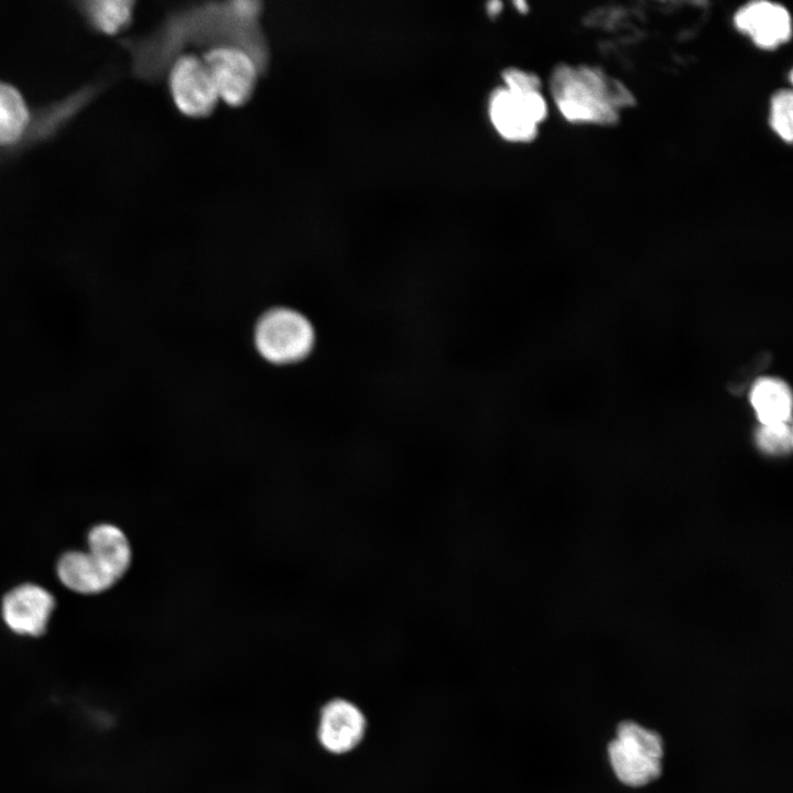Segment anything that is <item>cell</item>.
Here are the masks:
<instances>
[{
  "instance_id": "cell-9",
  "label": "cell",
  "mask_w": 793,
  "mask_h": 793,
  "mask_svg": "<svg viewBox=\"0 0 793 793\" xmlns=\"http://www.w3.org/2000/svg\"><path fill=\"white\" fill-rule=\"evenodd\" d=\"M54 608L55 598L46 588L23 583L4 595L1 616L12 632L39 637L45 632Z\"/></svg>"
},
{
  "instance_id": "cell-3",
  "label": "cell",
  "mask_w": 793,
  "mask_h": 793,
  "mask_svg": "<svg viewBox=\"0 0 793 793\" xmlns=\"http://www.w3.org/2000/svg\"><path fill=\"white\" fill-rule=\"evenodd\" d=\"M502 79L503 86L489 97V119L504 140L530 142L547 116L541 80L533 73L513 67L503 70Z\"/></svg>"
},
{
  "instance_id": "cell-12",
  "label": "cell",
  "mask_w": 793,
  "mask_h": 793,
  "mask_svg": "<svg viewBox=\"0 0 793 793\" xmlns=\"http://www.w3.org/2000/svg\"><path fill=\"white\" fill-rule=\"evenodd\" d=\"M87 552L117 583L131 564L132 552L126 534L116 525L100 523L87 535Z\"/></svg>"
},
{
  "instance_id": "cell-11",
  "label": "cell",
  "mask_w": 793,
  "mask_h": 793,
  "mask_svg": "<svg viewBox=\"0 0 793 793\" xmlns=\"http://www.w3.org/2000/svg\"><path fill=\"white\" fill-rule=\"evenodd\" d=\"M56 574L69 590L96 595L111 588L116 582L87 551H68L57 561Z\"/></svg>"
},
{
  "instance_id": "cell-16",
  "label": "cell",
  "mask_w": 793,
  "mask_h": 793,
  "mask_svg": "<svg viewBox=\"0 0 793 793\" xmlns=\"http://www.w3.org/2000/svg\"><path fill=\"white\" fill-rule=\"evenodd\" d=\"M792 433L787 423L765 424L757 433V444L769 454H784L792 447Z\"/></svg>"
},
{
  "instance_id": "cell-2",
  "label": "cell",
  "mask_w": 793,
  "mask_h": 793,
  "mask_svg": "<svg viewBox=\"0 0 793 793\" xmlns=\"http://www.w3.org/2000/svg\"><path fill=\"white\" fill-rule=\"evenodd\" d=\"M550 91L560 113L572 123L616 124L622 110L636 104L624 84L589 65L556 66Z\"/></svg>"
},
{
  "instance_id": "cell-18",
  "label": "cell",
  "mask_w": 793,
  "mask_h": 793,
  "mask_svg": "<svg viewBox=\"0 0 793 793\" xmlns=\"http://www.w3.org/2000/svg\"><path fill=\"white\" fill-rule=\"evenodd\" d=\"M515 4H517V8H518L520 11H525L526 8H528V7H526V3L523 2V1H518V2H515Z\"/></svg>"
},
{
  "instance_id": "cell-17",
  "label": "cell",
  "mask_w": 793,
  "mask_h": 793,
  "mask_svg": "<svg viewBox=\"0 0 793 793\" xmlns=\"http://www.w3.org/2000/svg\"><path fill=\"white\" fill-rule=\"evenodd\" d=\"M501 7H502L501 2L492 1V2L488 3L487 10L491 17H495L496 14H498L500 12Z\"/></svg>"
},
{
  "instance_id": "cell-13",
  "label": "cell",
  "mask_w": 793,
  "mask_h": 793,
  "mask_svg": "<svg viewBox=\"0 0 793 793\" xmlns=\"http://www.w3.org/2000/svg\"><path fill=\"white\" fill-rule=\"evenodd\" d=\"M85 24L100 35H117L132 22L134 1L85 0L75 3Z\"/></svg>"
},
{
  "instance_id": "cell-4",
  "label": "cell",
  "mask_w": 793,
  "mask_h": 793,
  "mask_svg": "<svg viewBox=\"0 0 793 793\" xmlns=\"http://www.w3.org/2000/svg\"><path fill=\"white\" fill-rule=\"evenodd\" d=\"M314 343L315 333L308 318L290 307H272L254 325L253 344L258 354L276 366L304 360Z\"/></svg>"
},
{
  "instance_id": "cell-1",
  "label": "cell",
  "mask_w": 793,
  "mask_h": 793,
  "mask_svg": "<svg viewBox=\"0 0 793 793\" xmlns=\"http://www.w3.org/2000/svg\"><path fill=\"white\" fill-rule=\"evenodd\" d=\"M262 11V2L254 0L206 2L174 10L148 34L119 42L130 56L133 75L146 82L161 79L188 46L239 47L263 75L270 50L260 23Z\"/></svg>"
},
{
  "instance_id": "cell-10",
  "label": "cell",
  "mask_w": 793,
  "mask_h": 793,
  "mask_svg": "<svg viewBox=\"0 0 793 793\" xmlns=\"http://www.w3.org/2000/svg\"><path fill=\"white\" fill-rule=\"evenodd\" d=\"M734 24L758 47L774 50L791 37L792 23L789 11L770 1L749 2L734 14Z\"/></svg>"
},
{
  "instance_id": "cell-15",
  "label": "cell",
  "mask_w": 793,
  "mask_h": 793,
  "mask_svg": "<svg viewBox=\"0 0 793 793\" xmlns=\"http://www.w3.org/2000/svg\"><path fill=\"white\" fill-rule=\"evenodd\" d=\"M793 95L791 89L776 91L770 102L769 123L773 131L786 143L792 141Z\"/></svg>"
},
{
  "instance_id": "cell-6",
  "label": "cell",
  "mask_w": 793,
  "mask_h": 793,
  "mask_svg": "<svg viewBox=\"0 0 793 793\" xmlns=\"http://www.w3.org/2000/svg\"><path fill=\"white\" fill-rule=\"evenodd\" d=\"M167 82L177 110L191 118H204L216 108L219 97L203 59L182 54L170 65Z\"/></svg>"
},
{
  "instance_id": "cell-8",
  "label": "cell",
  "mask_w": 793,
  "mask_h": 793,
  "mask_svg": "<svg viewBox=\"0 0 793 793\" xmlns=\"http://www.w3.org/2000/svg\"><path fill=\"white\" fill-rule=\"evenodd\" d=\"M367 725L366 715L357 704L343 697L332 698L319 710L318 743L330 754H347L362 742Z\"/></svg>"
},
{
  "instance_id": "cell-7",
  "label": "cell",
  "mask_w": 793,
  "mask_h": 793,
  "mask_svg": "<svg viewBox=\"0 0 793 793\" xmlns=\"http://www.w3.org/2000/svg\"><path fill=\"white\" fill-rule=\"evenodd\" d=\"M202 59L219 99L231 107H240L249 101L261 74L247 52L235 46H216L206 50Z\"/></svg>"
},
{
  "instance_id": "cell-5",
  "label": "cell",
  "mask_w": 793,
  "mask_h": 793,
  "mask_svg": "<svg viewBox=\"0 0 793 793\" xmlns=\"http://www.w3.org/2000/svg\"><path fill=\"white\" fill-rule=\"evenodd\" d=\"M608 754L619 781L633 787L643 786L661 774L663 741L658 732L626 720L619 724Z\"/></svg>"
},
{
  "instance_id": "cell-14",
  "label": "cell",
  "mask_w": 793,
  "mask_h": 793,
  "mask_svg": "<svg viewBox=\"0 0 793 793\" xmlns=\"http://www.w3.org/2000/svg\"><path fill=\"white\" fill-rule=\"evenodd\" d=\"M750 402L762 425L787 423L791 415V391L776 378L757 380L750 391Z\"/></svg>"
}]
</instances>
